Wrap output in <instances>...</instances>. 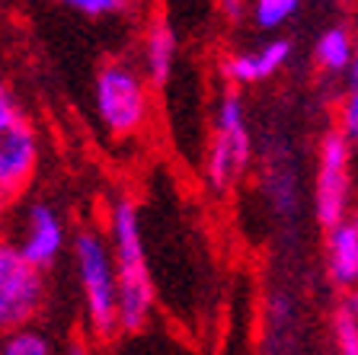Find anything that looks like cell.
Here are the masks:
<instances>
[{
    "instance_id": "obj_7",
    "label": "cell",
    "mask_w": 358,
    "mask_h": 355,
    "mask_svg": "<svg viewBox=\"0 0 358 355\" xmlns=\"http://www.w3.org/2000/svg\"><path fill=\"white\" fill-rule=\"evenodd\" d=\"M64 240H67V230L64 221H61L58 208L48 205V202H32L26 211H22V228H20V253L29 259L32 266L52 269L58 263L61 250H64Z\"/></svg>"
},
{
    "instance_id": "obj_11",
    "label": "cell",
    "mask_w": 358,
    "mask_h": 355,
    "mask_svg": "<svg viewBox=\"0 0 358 355\" xmlns=\"http://www.w3.org/2000/svg\"><path fill=\"white\" fill-rule=\"evenodd\" d=\"M352 55H355V36L349 26H329L313 45V61L327 74H345Z\"/></svg>"
},
{
    "instance_id": "obj_3",
    "label": "cell",
    "mask_w": 358,
    "mask_h": 355,
    "mask_svg": "<svg viewBox=\"0 0 358 355\" xmlns=\"http://www.w3.org/2000/svg\"><path fill=\"white\" fill-rule=\"evenodd\" d=\"M93 103L99 125L112 138H134L150 122V81L131 61L112 58L96 71Z\"/></svg>"
},
{
    "instance_id": "obj_9",
    "label": "cell",
    "mask_w": 358,
    "mask_h": 355,
    "mask_svg": "<svg viewBox=\"0 0 358 355\" xmlns=\"http://www.w3.org/2000/svg\"><path fill=\"white\" fill-rule=\"evenodd\" d=\"M291 58V42L288 39H268L266 45L253 48V52H240L231 55V58L221 64L224 77L237 87H246V83H259L268 81L272 74H278Z\"/></svg>"
},
{
    "instance_id": "obj_8",
    "label": "cell",
    "mask_w": 358,
    "mask_h": 355,
    "mask_svg": "<svg viewBox=\"0 0 358 355\" xmlns=\"http://www.w3.org/2000/svg\"><path fill=\"white\" fill-rule=\"evenodd\" d=\"M327 275L339 291L358 288V215H343L327 228Z\"/></svg>"
},
{
    "instance_id": "obj_5",
    "label": "cell",
    "mask_w": 358,
    "mask_h": 355,
    "mask_svg": "<svg viewBox=\"0 0 358 355\" xmlns=\"http://www.w3.org/2000/svg\"><path fill=\"white\" fill-rule=\"evenodd\" d=\"M45 298V272L22 256L13 240L0 237V333L32 323L42 314Z\"/></svg>"
},
{
    "instance_id": "obj_2",
    "label": "cell",
    "mask_w": 358,
    "mask_h": 355,
    "mask_svg": "<svg viewBox=\"0 0 358 355\" xmlns=\"http://www.w3.org/2000/svg\"><path fill=\"white\" fill-rule=\"evenodd\" d=\"M74 263L77 281L83 288V304H87L90 336L99 346H109L119 336V275H115L109 240L93 228L77 230Z\"/></svg>"
},
{
    "instance_id": "obj_1",
    "label": "cell",
    "mask_w": 358,
    "mask_h": 355,
    "mask_svg": "<svg viewBox=\"0 0 358 355\" xmlns=\"http://www.w3.org/2000/svg\"><path fill=\"white\" fill-rule=\"evenodd\" d=\"M109 246L115 259V275H119V333L134 336L148 326L154 314V281L148 272L141 218L131 195L112 202Z\"/></svg>"
},
{
    "instance_id": "obj_19",
    "label": "cell",
    "mask_w": 358,
    "mask_h": 355,
    "mask_svg": "<svg viewBox=\"0 0 358 355\" xmlns=\"http://www.w3.org/2000/svg\"><path fill=\"white\" fill-rule=\"evenodd\" d=\"M345 77H349V90H358V42H355V55H352L349 67H345Z\"/></svg>"
},
{
    "instance_id": "obj_4",
    "label": "cell",
    "mask_w": 358,
    "mask_h": 355,
    "mask_svg": "<svg viewBox=\"0 0 358 355\" xmlns=\"http://www.w3.org/2000/svg\"><path fill=\"white\" fill-rule=\"evenodd\" d=\"M253 160V141L246 128L243 99L237 90H224L215 116V134L205 157V176H208L215 193H227L234 183L246 173Z\"/></svg>"
},
{
    "instance_id": "obj_10",
    "label": "cell",
    "mask_w": 358,
    "mask_h": 355,
    "mask_svg": "<svg viewBox=\"0 0 358 355\" xmlns=\"http://www.w3.org/2000/svg\"><path fill=\"white\" fill-rule=\"evenodd\" d=\"M141 61H144V77L154 87H166L173 77V64H176V32L166 20H150L141 39Z\"/></svg>"
},
{
    "instance_id": "obj_17",
    "label": "cell",
    "mask_w": 358,
    "mask_h": 355,
    "mask_svg": "<svg viewBox=\"0 0 358 355\" xmlns=\"http://www.w3.org/2000/svg\"><path fill=\"white\" fill-rule=\"evenodd\" d=\"M16 116H20V106H16L13 93L7 90V83L0 81V128L7 125L10 118H16Z\"/></svg>"
},
{
    "instance_id": "obj_15",
    "label": "cell",
    "mask_w": 358,
    "mask_h": 355,
    "mask_svg": "<svg viewBox=\"0 0 358 355\" xmlns=\"http://www.w3.org/2000/svg\"><path fill=\"white\" fill-rule=\"evenodd\" d=\"M83 16H122L131 10V0H58Z\"/></svg>"
},
{
    "instance_id": "obj_14",
    "label": "cell",
    "mask_w": 358,
    "mask_h": 355,
    "mask_svg": "<svg viewBox=\"0 0 358 355\" xmlns=\"http://www.w3.org/2000/svg\"><path fill=\"white\" fill-rule=\"evenodd\" d=\"M301 0H256L253 4V22L259 29H278L291 16L298 13Z\"/></svg>"
},
{
    "instance_id": "obj_18",
    "label": "cell",
    "mask_w": 358,
    "mask_h": 355,
    "mask_svg": "<svg viewBox=\"0 0 358 355\" xmlns=\"http://www.w3.org/2000/svg\"><path fill=\"white\" fill-rule=\"evenodd\" d=\"M221 10L231 22H240V16H243V0H221Z\"/></svg>"
},
{
    "instance_id": "obj_12",
    "label": "cell",
    "mask_w": 358,
    "mask_h": 355,
    "mask_svg": "<svg viewBox=\"0 0 358 355\" xmlns=\"http://www.w3.org/2000/svg\"><path fill=\"white\" fill-rule=\"evenodd\" d=\"M333 346L343 355H358V291H343L333 307Z\"/></svg>"
},
{
    "instance_id": "obj_13",
    "label": "cell",
    "mask_w": 358,
    "mask_h": 355,
    "mask_svg": "<svg viewBox=\"0 0 358 355\" xmlns=\"http://www.w3.org/2000/svg\"><path fill=\"white\" fill-rule=\"evenodd\" d=\"M0 352L3 355H48L52 352V342L48 336L32 330V323L26 326H16L10 333H0Z\"/></svg>"
},
{
    "instance_id": "obj_6",
    "label": "cell",
    "mask_w": 358,
    "mask_h": 355,
    "mask_svg": "<svg viewBox=\"0 0 358 355\" xmlns=\"http://www.w3.org/2000/svg\"><path fill=\"white\" fill-rule=\"evenodd\" d=\"M352 144L339 128L323 134L317 151V179H313V215L323 228L349 215L352 199Z\"/></svg>"
},
{
    "instance_id": "obj_16",
    "label": "cell",
    "mask_w": 358,
    "mask_h": 355,
    "mask_svg": "<svg viewBox=\"0 0 358 355\" xmlns=\"http://www.w3.org/2000/svg\"><path fill=\"white\" fill-rule=\"evenodd\" d=\"M339 132L349 138V144H358V90H349L339 103Z\"/></svg>"
}]
</instances>
